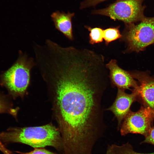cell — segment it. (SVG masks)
Returning a JSON list of instances; mask_svg holds the SVG:
<instances>
[{"label":"cell","instance_id":"cell-1","mask_svg":"<svg viewBox=\"0 0 154 154\" xmlns=\"http://www.w3.org/2000/svg\"><path fill=\"white\" fill-rule=\"evenodd\" d=\"M104 61L78 50L59 52L48 60L46 73L56 83L59 129L65 150L93 147L106 129L102 99L109 83Z\"/></svg>","mask_w":154,"mask_h":154},{"label":"cell","instance_id":"cell-2","mask_svg":"<svg viewBox=\"0 0 154 154\" xmlns=\"http://www.w3.org/2000/svg\"><path fill=\"white\" fill-rule=\"evenodd\" d=\"M0 140L3 144L19 143L35 148L50 146L59 151L63 150L59 130L51 124L39 126L10 128L0 133Z\"/></svg>","mask_w":154,"mask_h":154},{"label":"cell","instance_id":"cell-3","mask_svg":"<svg viewBox=\"0 0 154 154\" xmlns=\"http://www.w3.org/2000/svg\"><path fill=\"white\" fill-rule=\"evenodd\" d=\"M35 65L33 58L20 50L17 60L2 75L3 84L13 95H21L28 86L30 71Z\"/></svg>","mask_w":154,"mask_h":154},{"label":"cell","instance_id":"cell-4","mask_svg":"<svg viewBox=\"0 0 154 154\" xmlns=\"http://www.w3.org/2000/svg\"><path fill=\"white\" fill-rule=\"evenodd\" d=\"M145 0H117L105 8L92 10L91 13L106 16L125 25L135 23L145 17L144 11L146 6L143 4Z\"/></svg>","mask_w":154,"mask_h":154},{"label":"cell","instance_id":"cell-5","mask_svg":"<svg viewBox=\"0 0 154 154\" xmlns=\"http://www.w3.org/2000/svg\"><path fill=\"white\" fill-rule=\"evenodd\" d=\"M138 22L125 25L121 39L127 44L126 52H139L154 43V17Z\"/></svg>","mask_w":154,"mask_h":154},{"label":"cell","instance_id":"cell-6","mask_svg":"<svg viewBox=\"0 0 154 154\" xmlns=\"http://www.w3.org/2000/svg\"><path fill=\"white\" fill-rule=\"evenodd\" d=\"M154 120V110L150 107L141 106L137 111H131L123 120L119 130L121 135L129 133L139 134L145 137L149 133Z\"/></svg>","mask_w":154,"mask_h":154},{"label":"cell","instance_id":"cell-7","mask_svg":"<svg viewBox=\"0 0 154 154\" xmlns=\"http://www.w3.org/2000/svg\"><path fill=\"white\" fill-rule=\"evenodd\" d=\"M130 94L126 93L124 90L118 89L116 98L112 105L106 110L112 112L117 121V129L119 130L121 124L130 111L132 103L137 98L136 90L133 89Z\"/></svg>","mask_w":154,"mask_h":154},{"label":"cell","instance_id":"cell-8","mask_svg":"<svg viewBox=\"0 0 154 154\" xmlns=\"http://www.w3.org/2000/svg\"><path fill=\"white\" fill-rule=\"evenodd\" d=\"M106 66L109 70V77L113 86L124 90L130 88H137L138 84L130 73L119 67L115 59H111Z\"/></svg>","mask_w":154,"mask_h":154},{"label":"cell","instance_id":"cell-9","mask_svg":"<svg viewBox=\"0 0 154 154\" xmlns=\"http://www.w3.org/2000/svg\"><path fill=\"white\" fill-rule=\"evenodd\" d=\"M130 74L139 82L138 88L134 89L137 92V98L141 99L145 106L154 110V79L144 72Z\"/></svg>","mask_w":154,"mask_h":154},{"label":"cell","instance_id":"cell-10","mask_svg":"<svg viewBox=\"0 0 154 154\" xmlns=\"http://www.w3.org/2000/svg\"><path fill=\"white\" fill-rule=\"evenodd\" d=\"M74 15V13L68 12L66 13L58 11L53 12L51 15L55 29L71 41L74 39L72 19Z\"/></svg>","mask_w":154,"mask_h":154},{"label":"cell","instance_id":"cell-11","mask_svg":"<svg viewBox=\"0 0 154 154\" xmlns=\"http://www.w3.org/2000/svg\"><path fill=\"white\" fill-rule=\"evenodd\" d=\"M109 145L113 154H154V152L149 153L137 152L134 151L131 145L128 142L120 145L116 144Z\"/></svg>","mask_w":154,"mask_h":154},{"label":"cell","instance_id":"cell-12","mask_svg":"<svg viewBox=\"0 0 154 154\" xmlns=\"http://www.w3.org/2000/svg\"><path fill=\"white\" fill-rule=\"evenodd\" d=\"M85 28L90 32L89 42L94 44L101 42L104 38V30L100 27L92 28L88 26H85Z\"/></svg>","mask_w":154,"mask_h":154},{"label":"cell","instance_id":"cell-13","mask_svg":"<svg viewBox=\"0 0 154 154\" xmlns=\"http://www.w3.org/2000/svg\"><path fill=\"white\" fill-rule=\"evenodd\" d=\"M118 26L114 27H110L104 30L103 36L105 44L108 45L110 42L121 38L122 35Z\"/></svg>","mask_w":154,"mask_h":154},{"label":"cell","instance_id":"cell-14","mask_svg":"<svg viewBox=\"0 0 154 154\" xmlns=\"http://www.w3.org/2000/svg\"><path fill=\"white\" fill-rule=\"evenodd\" d=\"M107 0H85L80 4V9H83L95 6L100 3Z\"/></svg>","mask_w":154,"mask_h":154},{"label":"cell","instance_id":"cell-15","mask_svg":"<svg viewBox=\"0 0 154 154\" xmlns=\"http://www.w3.org/2000/svg\"><path fill=\"white\" fill-rule=\"evenodd\" d=\"M11 111L8 104L4 99L0 95V113L9 112Z\"/></svg>","mask_w":154,"mask_h":154},{"label":"cell","instance_id":"cell-16","mask_svg":"<svg viewBox=\"0 0 154 154\" xmlns=\"http://www.w3.org/2000/svg\"><path fill=\"white\" fill-rule=\"evenodd\" d=\"M150 143L154 146V126L152 127L149 133L141 142V143Z\"/></svg>","mask_w":154,"mask_h":154},{"label":"cell","instance_id":"cell-17","mask_svg":"<svg viewBox=\"0 0 154 154\" xmlns=\"http://www.w3.org/2000/svg\"><path fill=\"white\" fill-rule=\"evenodd\" d=\"M21 154H58L44 149L35 148V149L28 153H21Z\"/></svg>","mask_w":154,"mask_h":154},{"label":"cell","instance_id":"cell-18","mask_svg":"<svg viewBox=\"0 0 154 154\" xmlns=\"http://www.w3.org/2000/svg\"><path fill=\"white\" fill-rule=\"evenodd\" d=\"M0 151L3 154H13L12 152L8 149L0 140Z\"/></svg>","mask_w":154,"mask_h":154},{"label":"cell","instance_id":"cell-19","mask_svg":"<svg viewBox=\"0 0 154 154\" xmlns=\"http://www.w3.org/2000/svg\"><path fill=\"white\" fill-rule=\"evenodd\" d=\"M106 154H113L109 145H108Z\"/></svg>","mask_w":154,"mask_h":154}]
</instances>
